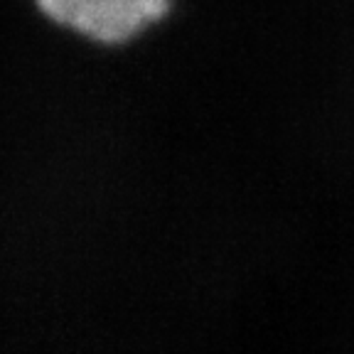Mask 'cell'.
<instances>
[{
    "mask_svg": "<svg viewBox=\"0 0 354 354\" xmlns=\"http://www.w3.org/2000/svg\"><path fill=\"white\" fill-rule=\"evenodd\" d=\"M55 28L99 47L138 39L172 10V0H32Z\"/></svg>",
    "mask_w": 354,
    "mask_h": 354,
    "instance_id": "obj_1",
    "label": "cell"
}]
</instances>
